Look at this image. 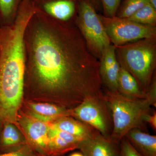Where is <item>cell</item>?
<instances>
[{
	"label": "cell",
	"instance_id": "17",
	"mask_svg": "<svg viewBox=\"0 0 156 156\" xmlns=\"http://www.w3.org/2000/svg\"><path fill=\"white\" fill-rule=\"evenodd\" d=\"M118 92L126 97L133 98L144 97V93L135 78L126 69L120 66L118 79Z\"/></svg>",
	"mask_w": 156,
	"mask_h": 156
},
{
	"label": "cell",
	"instance_id": "23",
	"mask_svg": "<svg viewBox=\"0 0 156 156\" xmlns=\"http://www.w3.org/2000/svg\"><path fill=\"white\" fill-rule=\"evenodd\" d=\"M119 156H142L125 137L119 143Z\"/></svg>",
	"mask_w": 156,
	"mask_h": 156
},
{
	"label": "cell",
	"instance_id": "2",
	"mask_svg": "<svg viewBox=\"0 0 156 156\" xmlns=\"http://www.w3.org/2000/svg\"><path fill=\"white\" fill-rule=\"evenodd\" d=\"M35 12L22 3L12 22L0 27V122L15 124L25 89L24 36Z\"/></svg>",
	"mask_w": 156,
	"mask_h": 156
},
{
	"label": "cell",
	"instance_id": "10",
	"mask_svg": "<svg viewBox=\"0 0 156 156\" xmlns=\"http://www.w3.org/2000/svg\"><path fill=\"white\" fill-rule=\"evenodd\" d=\"M36 6L50 17L64 22L75 20L80 0H33Z\"/></svg>",
	"mask_w": 156,
	"mask_h": 156
},
{
	"label": "cell",
	"instance_id": "19",
	"mask_svg": "<svg viewBox=\"0 0 156 156\" xmlns=\"http://www.w3.org/2000/svg\"><path fill=\"white\" fill-rule=\"evenodd\" d=\"M148 3L149 0H124L120 4L116 16L128 18Z\"/></svg>",
	"mask_w": 156,
	"mask_h": 156
},
{
	"label": "cell",
	"instance_id": "20",
	"mask_svg": "<svg viewBox=\"0 0 156 156\" xmlns=\"http://www.w3.org/2000/svg\"><path fill=\"white\" fill-rule=\"evenodd\" d=\"M19 0H0V18L5 24L13 21L20 2Z\"/></svg>",
	"mask_w": 156,
	"mask_h": 156
},
{
	"label": "cell",
	"instance_id": "4",
	"mask_svg": "<svg viewBox=\"0 0 156 156\" xmlns=\"http://www.w3.org/2000/svg\"><path fill=\"white\" fill-rule=\"evenodd\" d=\"M115 48L120 65L133 76L140 89L146 93L154 76L156 37L142 39Z\"/></svg>",
	"mask_w": 156,
	"mask_h": 156
},
{
	"label": "cell",
	"instance_id": "16",
	"mask_svg": "<svg viewBox=\"0 0 156 156\" xmlns=\"http://www.w3.org/2000/svg\"><path fill=\"white\" fill-rule=\"evenodd\" d=\"M0 135V150L5 152L11 151L27 144L14 124L5 122Z\"/></svg>",
	"mask_w": 156,
	"mask_h": 156
},
{
	"label": "cell",
	"instance_id": "11",
	"mask_svg": "<svg viewBox=\"0 0 156 156\" xmlns=\"http://www.w3.org/2000/svg\"><path fill=\"white\" fill-rule=\"evenodd\" d=\"M99 62V74L102 85L109 91H118L120 65L114 45L112 44L104 50Z\"/></svg>",
	"mask_w": 156,
	"mask_h": 156
},
{
	"label": "cell",
	"instance_id": "9",
	"mask_svg": "<svg viewBox=\"0 0 156 156\" xmlns=\"http://www.w3.org/2000/svg\"><path fill=\"white\" fill-rule=\"evenodd\" d=\"M78 149L84 156H119V144L95 130L81 140Z\"/></svg>",
	"mask_w": 156,
	"mask_h": 156
},
{
	"label": "cell",
	"instance_id": "26",
	"mask_svg": "<svg viewBox=\"0 0 156 156\" xmlns=\"http://www.w3.org/2000/svg\"><path fill=\"white\" fill-rule=\"evenodd\" d=\"M149 4L156 9V0H149Z\"/></svg>",
	"mask_w": 156,
	"mask_h": 156
},
{
	"label": "cell",
	"instance_id": "24",
	"mask_svg": "<svg viewBox=\"0 0 156 156\" xmlns=\"http://www.w3.org/2000/svg\"><path fill=\"white\" fill-rule=\"evenodd\" d=\"M143 122H147L149 124L154 130L156 129V112L154 111L153 113L149 112L146 114L143 118Z\"/></svg>",
	"mask_w": 156,
	"mask_h": 156
},
{
	"label": "cell",
	"instance_id": "7",
	"mask_svg": "<svg viewBox=\"0 0 156 156\" xmlns=\"http://www.w3.org/2000/svg\"><path fill=\"white\" fill-rule=\"evenodd\" d=\"M102 96L84 101L74 108L69 109V116L89 125L103 136L110 138L112 131V121Z\"/></svg>",
	"mask_w": 156,
	"mask_h": 156
},
{
	"label": "cell",
	"instance_id": "1",
	"mask_svg": "<svg viewBox=\"0 0 156 156\" xmlns=\"http://www.w3.org/2000/svg\"><path fill=\"white\" fill-rule=\"evenodd\" d=\"M25 86L50 95L70 109L101 97L99 60L89 51L75 20L54 19L37 8L26 27Z\"/></svg>",
	"mask_w": 156,
	"mask_h": 156
},
{
	"label": "cell",
	"instance_id": "27",
	"mask_svg": "<svg viewBox=\"0 0 156 156\" xmlns=\"http://www.w3.org/2000/svg\"><path fill=\"white\" fill-rule=\"evenodd\" d=\"M69 156H84L81 152H75Z\"/></svg>",
	"mask_w": 156,
	"mask_h": 156
},
{
	"label": "cell",
	"instance_id": "25",
	"mask_svg": "<svg viewBox=\"0 0 156 156\" xmlns=\"http://www.w3.org/2000/svg\"><path fill=\"white\" fill-rule=\"evenodd\" d=\"M96 10H100L101 8L100 0H89Z\"/></svg>",
	"mask_w": 156,
	"mask_h": 156
},
{
	"label": "cell",
	"instance_id": "3",
	"mask_svg": "<svg viewBox=\"0 0 156 156\" xmlns=\"http://www.w3.org/2000/svg\"><path fill=\"white\" fill-rule=\"evenodd\" d=\"M102 97L108 107L112 121V131L110 138L119 144L130 130L140 128L144 116L149 112L152 106H155V76L145 96L142 98H130L118 91L112 92L106 89H103Z\"/></svg>",
	"mask_w": 156,
	"mask_h": 156
},
{
	"label": "cell",
	"instance_id": "29",
	"mask_svg": "<svg viewBox=\"0 0 156 156\" xmlns=\"http://www.w3.org/2000/svg\"><path fill=\"white\" fill-rule=\"evenodd\" d=\"M1 123H0V124H1Z\"/></svg>",
	"mask_w": 156,
	"mask_h": 156
},
{
	"label": "cell",
	"instance_id": "22",
	"mask_svg": "<svg viewBox=\"0 0 156 156\" xmlns=\"http://www.w3.org/2000/svg\"><path fill=\"white\" fill-rule=\"evenodd\" d=\"M0 156H40V154L27 144L15 150L0 154Z\"/></svg>",
	"mask_w": 156,
	"mask_h": 156
},
{
	"label": "cell",
	"instance_id": "13",
	"mask_svg": "<svg viewBox=\"0 0 156 156\" xmlns=\"http://www.w3.org/2000/svg\"><path fill=\"white\" fill-rule=\"evenodd\" d=\"M142 156H156V136L143 132L140 128L131 129L125 136Z\"/></svg>",
	"mask_w": 156,
	"mask_h": 156
},
{
	"label": "cell",
	"instance_id": "8",
	"mask_svg": "<svg viewBox=\"0 0 156 156\" xmlns=\"http://www.w3.org/2000/svg\"><path fill=\"white\" fill-rule=\"evenodd\" d=\"M20 122L25 132L28 144L40 154L49 153V122L37 119L30 115L23 116Z\"/></svg>",
	"mask_w": 156,
	"mask_h": 156
},
{
	"label": "cell",
	"instance_id": "14",
	"mask_svg": "<svg viewBox=\"0 0 156 156\" xmlns=\"http://www.w3.org/2000/svg\"><path fill=\"white\" fill-rule=\"evenodd\" d=\"M28 105L29 115L47 122H51L60 117L69 116V109L58 105L32 102Z\"/></svg>",
	"mask_w": 156,
	"mask_h": 156
},
{
	"label": "cell",
	"instance_id": "15",
	"mask_svg": "<svg viewBox=\"0 0 156 156\" xmlns=\"http://www.w3.org/2000/svg\"><path fill=\"white\" fill-rule=\"evenodd\" d=\"M50 126L83 139L92 134L94 128L70 116H62L49 122Z\"/></svg>",
	"mask_w": 156,
	"mask_h": 156
},
{
	"label": "cell",
	"instance_id": "5",
	"mask_svg": "<svg viewBox=\"0 0 156 156\" xmlns=\"http://www.w3.org/2000/svg\"><path fill=\"white\" fill-rule=\"evenodd\" d=\"M75 23L89 51L99 60L104 50L112 44L100 15L89 0H80Z\"/></svg>",
	"mask_w": 156,
	"mask_h": 156
},
{
	"label": "cell",
	"instance_id": "28",
	"mask_svg": "<svg viewBox=\"0 0 156 156\" xmlns=\"http://www.w3.org/2000/svg\"><path fill=\"white\" fill-rule=\"evenodd\" d=\"M63 155H41L40 154V156H63Z\"/></svg>",
	"mask_w": 156,
	"mask_h": 156
},
{
	"label": "cell",
	"instance_id": "21",
	"mask_svg": "<svg viewBox=\"0 0 156 156\" xmlns=\"http://www.w3.org/2000/svg\"><path fill=\"white\" fill-rule=\"evenodd\" d=\"M104 16L112 17L116 16L122 0H100Z\"/></svg>",
	"mask_w": 156,
	"mask_h": 156
},
{
	"label": "cell",
	"instance_id": "6",
	"mask_svg": "<svg viewBox=\"0 0 156 156\" xmlns=\"http://www.w3.org/2000/svg\"><path fill=\"white\" fill-rule=\"evenodd\" d=\"M99 15L111 43L115 46L156 37V26L140 24L127 18Z\"/></svg>",
	"mask_w": 156,
	"mask_h": 156
},
{
	"label": "cell",
	"instance_id": "18",
	"mask_svg": "<svg viewBox=\"0 0 156 156\" xmlns=\"http://www.w3.org/2000/svg\"><path fill=\"white\" fill-rule=\"evenodd\" d=\"M127 18L140 24L156 26V9L148 3Z\"/></svg>",
	"mask_w": 156,
	"mask_h": 156
},
{
	"label": "cell",
	"instance_id": "12",
	"mask_svg": "<svg viewBox=\"0 0 156 156\" xmlns=\"http://www.w3.org/2000/svg\"><path fill=\"white\" fill-rule=\"evenodd\" d=\"M82 140L67 132L53 128L50 124V155H63L70 151L78 149L79 143Z\"/></svg>",
	"mask_w": 156,
	"mask_h": 156
}]
</instances>
